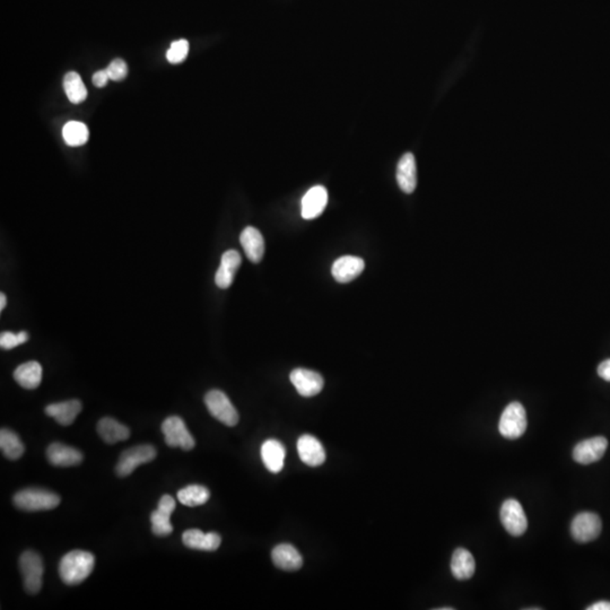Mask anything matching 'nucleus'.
Returning a JSON list of instances; mask_svg holds the SVG:
<instances>
[{"label": "nucleus", "instance_id": "f257e3e1", "mask_svg": "<svg viewBox=\"0 0 610 610\" xmlns=\"http://www.w3.org/2000/svg\"><path fill=\"white\" fill-rule=\"evenodd\" d=\"M95 557L84 551H73L66 554L59 563V574L68 586H76L87 579L93 571Z\"/></svg>", "mask_w": 610, "mask_h": 610}, {"label": "nucleus", "instance_id": "e433bc0d", "mask_svg": "<svg viewBox=\"0 0 610 610\" xmlns=\"http://www.w3.org/2000/svg\"><path fill=\"white\" fill-rule=\"evenodd\" d=\"M6 295L3 294V293H1V294H0V311H3V309H5V307H6Z\"/></svg>", "mask_w": 610, "mask_h": 610}, {"label": "nucleus", "instance_id": "72a5a7b5", "mask_svg": "<svg viewBox=\"0 0 610 610\" xmlns=\"http://www.w3.org/2000/svg\"><path fill=\"white\" fill-rule=\"evenodd\" d=\"M93 84L95 85L96 87H104L106 84H108V82L110 81V77H108V73H106V69H102V70H99V72H96L95 74L93 75Z\"/></svg>", "mask_w": 610, "mask_h": 610}, {"label": "nucleus", "instance_id": "9b49d317", "mask_svg": "<svg viewBox=\"0 0 610 610\" xmlns=\"http://www.w3.org/2000/svg\"><path fill=\"white\" fill-rule=\"evenodd\" d=\"M608 441L604 437H595L578 443L573 450V459L581 465H590L604 457Z\"/></svg>", "mask_w": 610, "mask_h": 610}, {"label": "nucleus", "instance_id": "423d86ee", "mask_svg": "<svg viewBox=\"0 0 610 610\" xmlns=\"http://www.w3.org/2000/svg\"><path fill=\"white\" fill-rule=\"evenodd\" d=\"M156 457V450L153 446H133L121 453L115 473L120 477H126L133 474L138 466L145 465L153 461Z\"/></svg>", "mask_w": 610, "mask_h": 610}, {"label": "nucleus", "instance_id": "c9c22d12", "mask_svg": "<svg viewBox=\"0 0 610 610\" xmlns=\"http://www.w3.org/2000/svg\"><path fill=\"white\" fill-rule=\"evenodd\" d=\"M588 610H610V601H598L587 608Z\"/></svg>", "mask_w": 610, "mask_h": 610}, {"label": "nucleus", "instance_id": "7ed1b4c3", "mask_svg": "<svg viewBox=\"0 0 610 610\" xmlns=\"http://www.w3.org/2000/svg\"><path fill=\"white\" fill-rule=\"evenodd\" d=\"M19 569L23 575L24 588L30 595H37L42 588L44 562L40 555L33 551L23 553L19 558Z\"/></svg>", "mask_w": 610, "mask_h": 610}, {"label": "nucleus", "instance_id": "473e14b6", "mask_svg": "<svg viewBox=\"0 0 610 610\" xmlns=\"http://www.w3.org/2000/svg\"><path fill=\"white\" fill-rule=\"evenodd\" d=\"M106 70L111 81L120 82L127 77L128 66L122 59H113Z\"/></svg>", "mask_w": 610, "mask_h": 610}, {"label": "nucleus", "instance_id": "6ab92c4d", "mask_svg": "<svg viewBox=\"0 0 610 610\" xmlns=\"http://www.w3.org/2000/svg\"><path fill=\"white\" fill-rule=\"evenodd\" d=\"M183 545L196 551H214L220 547V535L216 533H204L198 529H190L182 535Z\"/></svg>", "mask_w": 610, "mask_h": 610}, {"label": "nucleus", "instance_id": "f03ea898", "mask_svg": "<svg viewBox=\"0 0 610 610\" xmlns=\"http://www.w3.org/2000/svg\"><path fill=\"white\" fill-rule=\"evenodd\" d=\"M12 501L16 508L24 511H47L60 504V496L41 488H26L16 493Z\"/></svg>", "mask_w": 610, "mask_h": 610}, {"label": "nucleus", "instance_id": "b1692460", "mask_svg": "<svg viewBox=\"0 0 610 610\" xmlns=\"http://www.w3.org/2000/svg\"><path fill=\"white\" fill-rule=\"evenodd\" d=\"M81 412V401L75 399L64 401V403H53L46 408V414L56 419L62 426L72 425Z\"/></svg>", "mask_w": 610, "mask_h": 610}, {"label": "nucleus", "instance_id": "cd10ccee", "mask_svg": "<svg viewBox=\"0 0 610 610\" xmlns=\"http://www.w3.org/2000/svg\"><path fill=\"white\" fill-rule=\"evenodd\" d=\"M64 90L70 102L79 104L84 102L87 97L86 86L79 74L69 72L64 77Z\"/></svg>", "mask_w": 610, "mask_h": 610}, {"label": "nucleus", "instance_id": "aec40b11", "mask_svg": "<svg viewBox=\"0 0 610 610\" xmlns=\"http://www.w3.org/2000/svg\"><path fill=\"white\" fill-rule=\"evenodd\" d=\"M47 457L51 465L58 467H72L79 465L83 461V455L81 451L58 442L49 446Z\"/></svg>", "mask_w": 610, "mask_h": 610}, {"label": "nucleus", "instance_id": "9d476101", "mask_svg": "<svg viewBox=\"0 0 610 610\" xmlns=\"http://www.w3.org/2000/svg\"><path fill=\"white\" fill-rule=\"evenodd\" d=\"M289 379L298 394L307 398L320 394L325 384L323 375L319 374L318 372L307 369L293 370Z\"/></svg>", "mask_w": 610, "mask_h": 610}, {"label": "nucleus", "instance_id": "412c9836", "mask_svg": "<svg viewBox=\"0 0 610 610\" xmlns=\"http://www.w3.org/2000/svg\"><path fill=\"white\" fill-rule=\"evenodd\" d=\"M271 558L276 566L283 571H298L303 565V558L298 549L289 544H280L271 551Z\"/></svg>", "mask_w": 610, "mask_h": 610}, {"label": "nucleus", "instance_id": "2f4dec72", "mask_svg": "<svg viewBox=\"0 0 610 610\" xmlns=\"http://www.w3.org/2000/svg\"><path fill=\"white\" fill-rule=\"evenodd\" d=\"M28 339V332H21L19 334L14 332H1L0 335V346L3 350H12L19 345L24 344Z\"/></svg>", "mask_w": 610, "mask_h": 610}, {"label": "nucleus", "instance_id": "dca6fc26", "mask_svg": "<svg viewBox=\"0 0 610 610\" xmlns=\"http://www.w3.org/2000/svg\"><path fill=\"white\" fill-rule=\"evenodd\" d=\"M242 259L236 250H227L222 256L220 265L215 275V283L220 288H229L232 285L234 276L241 266Z\"/></svg>", "mask_w": 610, "mask_h": 610}, {"label": "nucleus", "instance_id": "393cba45", "mask_svg": "<svg viewBox=\"0 0 610 610\" xmlns=\"http://www.w3.org/2000/svg\"><path fill=\"white\" fill-rule=\"evenodd\" d=\"M14 379L24 389H37L42 381V366L35 361L24 363L14 371Z\"/></svg>", "mask_w": 610, "mask_h": 610}, {"label": "nucleus", "instance_id": "4468645a", "mask_svg": "<svg viewBox=\"0 0 610 610\" xmlns=\"http://www.w3.org/2000/svg\"><path fill=\"white\" fill-rule=\"evenodd\" d=\"M365 263L362 258L353 257V256H345L338 258L334 263L332 268V276L338 283L345 284L357 278L363 270Z\"/></svg>", "mask_w": 610, "mask_h": 610}, {"label": "nucleus", "instance_id": "ddd939ff", "mask_svg": "<svg viewBox=\"0 0 610 610\" xmlns=\"http://www.w3.org/2000/svg\"><path fill=\"white\" fill-rule=\"evenodd\" d=\"M298 452L301 460L310 467L323 465L325 460V448L316 437L304 434L298 441Z\"/></svg>", "mask_w": 610, "mask_h": 610}, {"label": "nucleus", "instance_id": "7c9ffc66", "mask_svg": "<svg viewBox=\"0 0 610 610\" xmlns=\"http://www.w3.org/2000/svg\"><path fill=\"white\" fill-rule=\"evenodd\" d=\"M189 53V42L184 40L174 41L171 44L170 49L166 53V59L170 64L177 65L180 62L184 61Z\"/></svg>", "mask_w": 610, "mask_h": 610}, {"label": "nucleus", "instance_id": "bb28decb", "mask_svg": "<svg viewBox=\"0 0 610 610\" xmlns=\"http://www.w3.org/2000/svg\"><path fill=\"white\" fill-rule=\"evenodd\" d=\"M0 448L3 455L10 460H17L24 455V444L19 435L7 428H3L0 432Z\"/></svg>", "mask_w": 610, "mask_h": 610}, {"label": "nucleus", "instance_id": "c85d7f7f", "mask_svg": "<svg viewBox=\"0 0 610 610\" xmlns=\"http://www.w3.org/2000/svg\"><path fill=\"white\" fill-rule=\"evenodd\" d=\"M88 128L86 124L79 121H69L62 129V137L65 143L72 147L84 145L88 140Z\"/></svg>", "mask_w": 610, "mask_h": 610}, {"label": "nucleus", "instance_id": "20e7f679", "mask_svg": "<svg viewBox=\"0 0 610 610\" xmlns=\"http://www.w3.org/2000/svg\"><path fill=\"white\" fill-rule=\"evenodd\" d=\"M526 430V409L520 403H511L505 407L499 419V431L508 440H517Z\"/></svg>", "mask_w": 610, "mask_h": 610}, {"label": "nucleus", "instance_id": "0eeeda50", "mask_svg": "<svg viewBox=\"0 0 610 610\" xmlns=\"http://www.w3.org/2000/svg\"><path fill=\"white\" fill-rule=\"evenodd\" d=\"M162 432L164 434L165 443L171 448H181L186 451L195 448V439L179 416H171L165 419L162 424Z\"/></svg>", "mask_w": 610, "mask_h": 610}, {"label": "nucleus", "instance_id": "39448f33", "mask_svg": "<svg viewBox=\"0 0 610 610\" xmlns=\"http://www.w3.org/2000/svg\"><path fill=\"white\" fill-rule=\"evenodd\" d=\"M204 403L211 415L220 423L232 428L239 421V414L229 401V397L220 390H211L204 396Z\"/></svg>", "mask_w": 610, "mask_h": 610}, {"label": "nucleus", "instance_id": "6e6552de", "mask_svg": "<svg viewBox=\"0 0 610 610\" xmlns=\"http://www.w3.org/2000/svg\"><path fill=\"white\" fill-rule=\"evenodd\" d=\"M602 529V522L598 515L592 512H582L575 515L571 524V535L574 540L581 544L598 538Z\"/></svg>", "mask_w": 610, "mask_h": 610}, {"label": "nucleus", "instance_id": "a878e982", "mask_svg": "<svg viewBox=\"0 0 610 610\" xmlns=\"http://www.w3.org/2000/svg\"><path fill=\"white\" fill-rule=\"evenodd\" d=\"M97 433L108 444H115L131 437V431L127 426L110 417H104L99 421Z\"/></svg>", "mask_w": 610, "mask_h": 610}, {"label": "nucleus", "instance_id": "f3484780", "mask_svg": "<svg viewBox=\"0 0 610 610\" xmlns=\"http://www.w3.org/2000/svg\"><path fill=\"white\" fill-rule=\"evenodd\" d=\"M397 181L400 189L405 193H412L417 186V168L415 156L412 153H406L400 158L397 166Z\"/></svg>", "mask_w": 610, "mask_h": 610}, {"label": "nucleus", "instance_id": "f8f14e48", "mask_svg": "<svg viewBox=\"0 0 610 610\" xmlns=\"http://www.w3.org/2000/svg\"><path fill=\"white\" fill-rule=\"evenodd\" d=\"M175 508V501L170 495H163L158 502V510L151 515L152 531L155 536L166 537L173 531L170 517Z\"/></svg>", "mask_w": 610, "mask_h": 610}, {"label": "nucleus", "instance_id": "4be33fe9", "mask_svg": "<svg viewBox=\"0 0 610 610\" xmlns=\"http://www.w3.org/2000/svg\"><path fill=\"white\" fill-rule=\"evenodd\" d=\"M240 242L249 260L260 263L265 254V241L260 231L252 227H245L240 236Z\"/></svg>", "mask_w": 610, "mask_h": 610}, {"label": "nucleus", "instance_id": "2eb2a0df", "mask_svg": "<svg viewBox=\"0 0 610 610\" xmlns=\"http://www.w3.org/2000/svg\"><path fill=\"white\" fill-rule=\"evenodd\" d=\"M327 202H328V192L325 187H313L302 199V217L304 220L316 218L323 214Z\"/></svg>", "mask_w": 610, "mask_h": 610}, {"label": "nucleus", "instance_id": "a211bd4d", "mask_svg": "<svg viewBox=\"0 0 610 610\" xmlns=\"http://www.w3.org/2000/svg\"><path fill=\"white\" fill-rule=\"evenodd\" d=\"M260 453L263 465L266 466L270 473L278 474L283 470L285 462L286 450L282 442L274 439L265 441L261 446Z\"/></svg>", "mask_w": 610, "mask_h": 610}, {"label": "nucleus", "instance_id": "1a4fd4ad", "mask_svg": "<svg viewBox=\"0 0 610 610\" xmlns=\"http://www.w3.org/2000/svg\"><path fill=\"white\" fill-rule=\"evenodd\" d=\"M499 517L504 529L511 536L520 537L526 533L528 520L524 515L522 505L517 499H506L501 508Z\"/></svg>", "mask_w": 610, "mask_h": 610}, {"label": "nucleus", "instance_id": "5701e85b", "mask_svg": "<svg viewBox=\"0 0 610 610\" xmlns=\"http://www.w3.org/2000/svg\"><path fill=\"white\" fill-rule=\"evenodd\" d=\"M450 567H451V573L455 579L464 581L474 576L476 562L470 551L465 549H458L453 553Z\"/></svg>", "mask_w": 610, "mask_h": 610}, {"label": "nucleus", "instance_id": "f704fd0d", "mask_svg": "<svg viewBox=\"0 0 610 610\" xmlns=\"http://www.w3.org/2000/svg\"><path fill=\"white\" fill-rule=\"evenodd\" d=\"M598 374L604 381L610 382V359H606L598 366Z\"/></svg>", "mask_w": 610, "mask_h": 610}, {"label": "nucleus", "instance_id": "c756f323", "mask_svg": "<svg viewBox=\"0 0 610 610\" xmlns=\"http://www.w3.org/2000/svg\"><path fill=\"white\" fill-rule=\"evenodd\" d=\"M211 497V493L204 486L190 485L178 492V499L186 506H200L207 502Z\"/></svg>", "mask_w": 610, "mask_h": 610}]
</instances>
